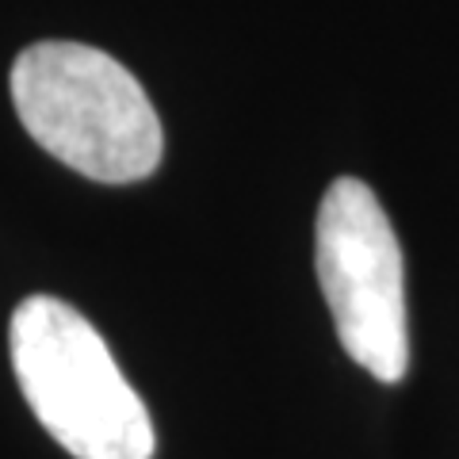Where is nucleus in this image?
Wrapping results in <instances>:
<instances>
[{"instance_id":"1","label":"nucleus","mask_w":459,"mask_h":459,"mask_svg":"<svg viewBox=\"0 0 459 459\" xmlns=\"http://www.w3.org/2000/svg\"><path fill=\"white\" fill-rule=\"evenodd\" d=\"M12 104L42 150L100 184L153 177L165 131L138 77L89 42H35L12 65Z\"/></svg>"},{"instance_id":"2","label":"nucleus","mask_w":459,"mask_h":459,"mask_svg":"<svg viewBox=\"0 0 459 459\" xmlns=\"http://www.w3.org/2000/svg\"><path fill=\"white\" fill-rule=\"evenodd\" d=\"M8 352L27 406L74 459H153L146 402L81 310L54 295L23 299Z\"/></svg>"},{"instance_id":"3","label":"nucleus","mask_w":459,"mask_h":459,"mask_svg":"<svg viewBox=\"0 0 459 459\" xmlns=\"http://www.w3.org/2000/svg\"><path fill=\"white\" fill-rule=\"evenodd\" d=\"M314 264L349 360L379 383H398L410 368L406 264L394 226L364 180L341 177L322 195Z\"/></svg>"}]
</instances>
